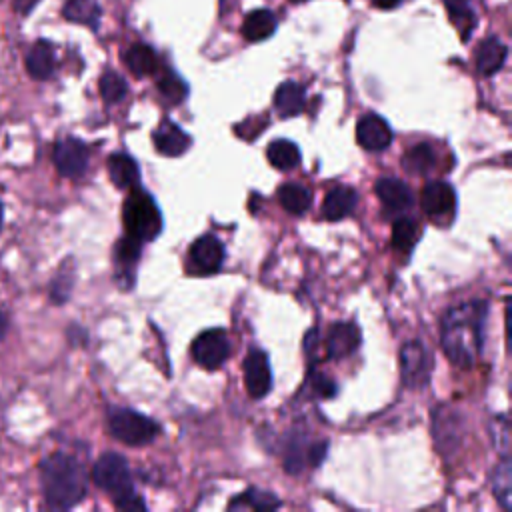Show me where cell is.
Returning <instances> with one entry per match:
<instances>
[{"mask_svg":"<svg viewBox=\"0 0 512 512\" xmlns=\"http://www.w3.org/2000/svg\"><path fill=\"white\" fill-rule=\"evenodd\" d=\"M486 314L488 306L482 300L458 304L444 314L440 344L452 364L470 368L478 360L484 346Z\"/></svg>","mask_w":512,"mask_h":512,"instance_id":"1","label":"cell"},{"mask_svg":"<svg viewBox=\"0 0 512 512\" xmlns=\"http://www.w3.org/2000/svg\"><path fill=\"white\" fill-rule=\"evenodd\" d=\"M40 480L46 504L54 510H68L86 496L84 466L70 454L46 456L40 462Z\"/></svg>","mask_w":512,"mask_h":512,"instance_id":"2","label":"cell"},{"mask_svg":"<svg viewBox=\"0 0 512 512\" xmlns=\"http://www.w3.org/2000/svg\"><path fill=\"white\" fill-rule=\"evenodd\" d=\"M122 220L126 234L140 242H152L162 232V214L158 204L138 186H134L124 200Z\"/></svg>","mask_w":512,"mask_h":512,"instance_id":"3","label":"cell"},{"mask_svg":"<svg viewBox=\"0 0 512 512\" xmlns=\"http://www.w3.org/2000/svg\"><path fill=\"white\" fill-rule=\"evenodd\" d=\"M92 480L98 488L114 498V504L134 494L128 462L116 452H106L96 460L92 468Z\"/></svg>","mask_w":512,"mask_h":512,"instance_id":"4","label":"cell"},{"mask_svg":"<svg viewBox=\"0 0 512 512\" xmlns=\"http://www.w3.org/2000/svg\"><path fill=\"white\" fill-rule=\"evenodd\" d=\"M108 428L116 440L128 446H144L158 434L154 420L130 408H112L108 412Z\"/></svg>","mask_w":512,"mask_h":512,"instance_id":"5","label":"cell"},{"mask_svg":"<svg viewBox=\"0 0 512 512\" xmlns=\"http://www.w3.org/2000/svg\"><path fill=\"white\" fill-rule=\"evenodd\" d=\"M432 364H434V360L422 342L410 340L400 348L402 382L408 388L426 386L430 380V374H432Z\"/></svg>","mask_w":512,"mask_h":512,"instance_id":"6","label":"cell"},{"mask_svg":"<svg viewBox=\"0 0 512 512\" xmlns=\"http://www.w3.org/2000/svg\"><path fill=\"white\" fill-rule=\"evenodd\" d=\"M228 352H230V344L222 328L204 330L192 342V358L198 366L206 370L220 368L226 362Z\"/></svg>","mask_w":512,"mask_h":512,"instance_id":"7","label":"cell"},{"mask_svg":"<svg viewBox=\"0 0 512 512\" xmlns=\"http://www.w3.org/2000/svg\"><path fill=\"white\" fill-rule=\"evenodd\" d=\"M56 170L66 176V178H80L86 168H88V160H90V152L86 148V144L78 138H62L54 144V152H52Z\"/></svg>","mask_w":512,"mask_h":512,"instance_id":"8","label":"cell"},{"mask_svg":"<svg viewBox=\"0 0 512 512\" xmlns=\"http://www.w3.org/2000/svg\"><path fill=\"white\" fill-rule=\"evenodd\" d=\"M432 434L436 440V446L442 452H454L462 442V416L454 412L448 406H440L434 410L432 416Z\"/></svg>","mask_w":512,"mask_h":512,"instance_id":"9","label":"cell"},{"mask_svg":"<svg viewBox=\"0 0 512 512\" xmlns=\"http://www.w3.org/2000/svg\"><path fill=\"white\" fill-rule=\"evenodd\" d=\"M244 384L252 398H264L272 388L268 356L258 348H252L244 358Z\"/></svg>","mask_w":512,"mask_h":512,"instance_id":"10","label":"cell"},{"mask_svg":"<svg viewBox=\"0 0 512 512\" xmlns=\"http://www.w3.org/2000/svg\"><path fill=\"white\" fill-rule=\"evenodd\" d=\"M356 140L364 150L380 152L390 146L392 130L382 116L366 114L356 124Z\"/></svg>","mask_w":512,"mask_h":512,"instance_id":"11","label":"cell"},{"mask_svg":"<svg viewBox=\"0 0 512 512\" xmlns=\"http://www.w3.org/2000/svg\"><path fill=\"white\" fill-rule=\"evenodd\" d=\"M190 262L202 274H214L224 262V248L212 234H204L190 246Z\"/></svg>","mask_w":512,"mask_h":512,"instance_id":"12","label":"cell"},{"mask_svg":"<svg viewBox=\"0 0 512 512\" xmlns=\"http://www.w3.org/2000/svg\"><path fill=\"white\" fill-rule=\"evenodd\" d=\"M422 210L434 218H442L446 214H452L456 208V194L454 188L448 182L432 180L424 186L420 196Z\"/></svg>","mask_w":512,"mask_h":512,"instance_id":"13","label":"cell"},{"mask_svg":"<svg viewBox=\"0 0 512 512\" xmlns=\"http://www.w3.org/2000/svg\"><path fill=\"white\" fill-rule=\"evenodd\" d=\"M358 346H360V330L354 322H336L324 340L328 358H344L352 354Z\"/></svg>","mask_w":512,"mask_h":512,"instance_id":"14","label":"cell"},{"mask_svg":"<svg viewBox=\"0 0 512 512\" xmlns=\"http://www.w3.org/2000/svg\"><path fill=\"white\" fill-rule=\"evenodd\" d=\"M190 144V136L168 118H164L154 130V146L164 156H180L190 148Z\"/></svg>","mask_w":512,"mask_h":512,"instance_id":"15","label":"cell"},{"mask_svg":"<svg viewBox=\"0 0 512 512\" xmlns=\"http://www.w3.org/2000/svg\"><path fill=\"white\" fill-rule=\"evenodd\" d=\"M26 70L34 80H48L56 70V52L52 42L40 38L26 54Z\"/></svg>","mask_w":512,"mask_h":512,"instance_id":"16","label":"cell"},{"mask_svg":"<svg viewBox=\"0 0 512 512\" xmlns=\"http://www.w3.org/2000/svg\"><path fill=\"white\" fill-rule=\"evenodd\" d=\"M376 194L380 202L390 210H406L414 202L408 184L394 176H384L376 182Z\"/></svg>","mask_w":512,"mask_h":512,"instance_id":"17","label":"cell"},{"mask_svg":"<svg viewBox=\"0 0 512 512\" xmlns=\"http://www.w3.org/2000/svg\"><path fill=\"white\" fill-rule=\"evenodd\" d=\"M304 104H306V90L302 84L294 80L282 82L274 92V108L282 118L300 114Z\"/></svg>","mask_w":512,"mask_h":512,"instance_id":"18","label":"cell"},{"mask_svg":"<svg viewBox=\"0 0 512 512\" xmlns=\"http://www.w3.org/2000/svg\"><path fill=\"white\" fill-rule=\"evenodd\" d=\"M358 196L350 186H336L324 196L322 214L326 220H342L356 208Z\"/></svg>","mask_w":512,"mask_h":512,"instance_id":"19","label":"cell"},{"mask_svg":"<svg viewBox=\"0 0 512 512\" xmlns=\"http://www.w3.org/2000/svg\"><path fill=\"white\" fill-rule=\"evenodd\" d=\"M506 54H508V48L496 36L486 38L476 52V70L482 76L496 74L506 62Z\"/></svg>","mask_w":512,"mask_h":512,"instance_id":"20","label":"cell"},{"mask_svg":"<svg viewBox=\"0 0 512 512\" xmlns=\"http://www.w3.org/2000/svg\"><path fill=\"white\" fill-rule=\"evenodd\" d=\"M62 16L68 22L82 24V26H88V28L96 30L98 24H100L102 8L96 0H64Z\"/></svg>","mask_w":512,"mask_h":512,"instance_id":"21","label":"cell"},{"mask_svg":"<svg viewBox=\"0 0 512 512\" xmlns=\"http://www.w3.org/2000/svg\"><path fill=\"white\" fill-rule=\"evenodd\" d=\"M108 174L118 188L138 186V178H140L138 164L134 162L132 156H128L124 152H114L108 158Z\"/></svg>","mask_w":512,"mask_h":512,"instance_id":"22","label":"cell"},{"mask_svg":"<svg viewBox=\"0 0 512 512\" xmlns=\"http://www.w3.org/2000/svg\"><path fill=\"white\" fill-rule=\"evenodd\" d=\"M274 30H276V16L266 8L252 10L242 24V34L250 42H262L268 36H272Z\"/></svg>","mask_w":512,"mask_h":512,"instance_id":"23","label":"cell"},{"mask_svg":"<svg viewBox=\"0 0 512 512\" xmlns=\"http://www.w3.org/2000/svg\"><path fill=\"white\" fill-rule=\"evenodd\" d=\"M402 166L408 174H414V176H426L434 170L436 166V154L432 150L430 144L426 142H420V144H414L406 150V154L402 156Z\"/></svg>","mask_w":512,"mask_h":512,"instance_id":"24","label":"cell"},{"mask_svg":"<svg viewBox=\"0 0 512 512\" xmlns=\"http://www.w3.org/2000/svg\"><path fill=\"white\" fill-rule=\"evenodd\" d=\"M124 62L134 76H150L158 70L156 52L148 44H132L124 54Z\"/></svg>","mask_w":512,"mask_h":512,"instance_id":"25","label":"cell"},{"mask_svg":"<svg viewBox=\"0 0 512 512\" xmlns=\"http://www.w3.org/2000/svg\"><path fill=\"white\" fill-rule=\"evenodd\" d=\"M278 200L282 204V208L290 214H304L310 204H312V194L306 186L302 184H296V182H288V184H282L278 188Z\"/></svg>","mask_w":512,"mask_h":512,"instance_id":"26","label":"cell"},{"mask_svg":"<svg viewBox=\"0 0 512 512\" xmlns=\"http://www.w3.org/2000/svg\"><path fill=\"white\" fill-rule=\"evenodd\" d=\"M268 162L278 170H292L300 162V150L290 140H274L266 150Z\"/></svg>","mask_w":512,"mask_h":512,"instance_id":"27","label":"cell"},{"mask_svg":"<svg viewBox=\"0 0 512 512\" xmlns=\"http://www.w3.org/2000/svg\"><path fill=\"white\" fill-rule=\"evenodd\" d=\"M492 492H494L496 500L500 502V506L504 510H508L510 494H512V464H510L508 456H504L500 460V464H496V470L492 474Z\"/></svg>","mask_w":512,"mask_h":512,"instance_id":"28","label":"cell"},{"mask_svg":"<svg viewBox=\"0 0 512 512\" xmlns=\"http://www.w3.org/2000/svg\"><path fill=\"white\" fill-rule=\"evenodd\" d=\"M418 240V224L412 218H398L392 224V246L408 254Z\"/></svg>","mask_w":512,"mask_h":512,"instance_id":"29","label":"cell"},{"mask_svg":"<svg viewBox=\"0 0 512 512\" xmlns=\"http://www.w3.org/2000/svg\"><path fill=\"white\" fill-rule=\"evenodd\" d=\"M280 500L272 492H264L258 488H250L244 494L236 496V500L230 502V508H254V510H272L278 508Z\"/></svg>","mask_w":512,"mask_h":512,"instance_id":"30","label":"cell"},{"mask_svg":"<svg viewBox=\"0 0 512 512\" xmlns=\"http://www.w3.org/2000/svg\"><path fill=\"white\" fill-rule=\"evenodd\" d=\"M452 22L460 28V34L462 38L466 40L474 28V14H472V8H470V0H442Z\"/></svg>","mask_w":512,"mask_h":512,"instance_id":"31","label":"cell"},{"mask_svg":"<svg viewBox=\"0 0 512 512\" xmlns=\"http://www.w3.org/2000/svg\"><path fill=\"white\" fill-rule=\"evenodd\" d=\"M156 86H158L160 94L170 102H182L188 94L186 82L174 70H168V68L160 72V76L156 80Z\"/></svg>","mask_w":512,"mask_h":512,"instance_id":"32","label":"cell"},{"mask_svg":"<svg viewBox=\"0 0 512 512\" xmlns=\"http://www.w3.org/2000/svg\"><path fill=\"white\" fill-rule=\"evenodd\" d=\"M98 88H100V96H102L104 102H108V104L120 102V100L126 96V92H128L126 80H124L118 72H114V70H106V72L100 76Z\"/></svg>","mask_w":512,"mask_h":512,"instance_id":"33","label":"cell"},{"mask_svg":"<svg viewBox=\"0 0 512 512\" xmlns=\"http://www.w3.org/2000/svg\"><path fill=\"white\" fill-rule=\"evenodd\" d=\"M140 250H142V242L132 238V236H122L116 246H114V258L118 264H124V266H130L138 260L140 256Z\"/></svg>","mask_w":512,"mask_h":512,"instance_id":"34","label":"cell"},{"mask_svg":"<svg viewBox=\"0 0 512 512\" xmlns=\"http://www.w3.org/2000/svg\"><path fill=\"white\" fill-rule=\"evenodd\" d=\"M72 284H74V274L70 270H62L60 274H56V278L50 284V298L56 304L66 302L72 292Z\"/></svg>","mask_w":512,"mask_h":512,"instance_id":"35","label":"cell"},{"mask_svg":"<svg viewBox=\"0 0 512 512\" xmlns=\"http://www.w3.org/2000/svg\"><path fill=\"white\" fill-rule=\"evenodd\" d=\"M490 438L498 450H502L504 456H508V444H510V432H508V420L504 416H496L490 422Z\"/></svg>","mask_w":512,"mask_h":512,"instance_id":"36","label":"cell"},{"mask_svg":"<svg viewBox=\"0 0 512 512\" xmlns=\"http://www.w3.org/2000/svg\"><path fill=\"white\" fill-rule=\"evenodd\" d=\"M306 384H310L312 392L320 398H332L336 394V382L322 372H310V378Z\"/></svg>","mask_w":512,"mask_h":512,"instance_id":"37","label":"cell"},{"mask_svg":"<svg viewBox=\"0 0 512 512\" xmlns=\"http://www.w3.org/2000/svg\"><path fill=\"white\" fill-rule=\"evenodd\" d=\"M326 450H328V442H326V440L310 444V446L306 448V462H308L310 466H318V464L324 460Z\"/></svg>","mask_w":512,"mask_h":512,"instance_id":"38","label":"cell"},{"mask_svg":"<svg viewBox=\"0 0 512 512\" xmlns=\"http://www.w3.org/2000/svg\"><path fill=\"white\" fill-rule=\"evenodd\" d=\"M318 348H320V336H318V330L312 328V330H308L306 336H304V352H306V356H308L310 362L314 360Z\"/></svg>","mask_w":512,"mask_h":512,"instance_id":"39","label":"cell"},{"mask_svg":"<svg viewBox=\"0 0 512 512\" xmlns=\"http://www.w3.org/2000/svg\"><path fill=\"white\" fill-rule=\"evenodd\" d=\"M116 508H120V510H146V504L136 496V494H132V496H128V498H124V500H120V502H116Z\"/></svg>","mask_w":512,"mask_h":512,"instance_id":"40","label":"cell"},{"mask_svg":"<svg viewBox=\"0 0 512 512\" xmlns=\"http://www.w3.org/2000/svg\"><path fill=\"white\" fill-rule=\"evenodd\" d=\"M40 0H12V6H14V10L18 12V14H30L34 8H36V4H38Z\"/></svg>","mask_w":512,"mask_h":512,"instance_id":"41","label":"cell"},{"mask_svg":"<svg viewBox=\"0 0 512 512\" xmlns=\"http://www.w3.org/2000/svg\"><path fill=\"white\" fill-rule=\"evenodd\" d=\"M402 0H372V4L376 8H382V10H390V8H396Z\"/></svg>","mask_w":512,"mask_h":512,"instance_id":"42","label":"cell"},{"mask_svg":"<svg viewBox=\"0 0 512 512\" xmlns=\"http://www.w3.org/2000/svg\"><path fill=\"white\" fill-rule=\"evenodd\" d=\"M6 330H8V320H6L4 312L0 310V340L6 336Z\"/></svg>","mask_w":512,"mask_h":512,"instance_id":"43","label":"cell"},{"mask_svg":"<svg viewBox=\"0 0 512 512\" xmlns=\"http://www.w3.org/2000/svg\"><path fill=\"white\" fill-rule=\"evenodd\" d=\"M0 226H2V202H0Z\"/></svg>","mask_w":512,"mask_h":512,"instance_id":"44","label":"cell"},{"mask_svg":"<svg viewBox=\"0 0 512 512\" xmlns=\"http://www.w3.org/2000/svg\"><path fill=\"white\" fill-rule=\"evenodd\" d=\"M292 2H302V0H292Z\"/></svg>","mask_w":512,"mask_h":512,"instance_id":"45","label":"cell"}]
</instances>
